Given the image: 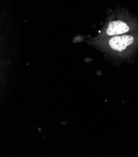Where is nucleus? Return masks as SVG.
I'll list each match as a JSON object with an SVG mask.
<instances>
[{"instance_id": "nucleus-1", "label": "nucleus", "mask_w": 138, "mask_h": 157, "mask_svg": "<svg viewBox=\"0 0 138 157\" xmlns=\"http://www.w3.org/2000/svg\"><path fill=\"white\" fill-rule=\"evenodd\" d=\"M134 41V38L131 35H116L109 40V44L112 49L118 52H122L131 45Z\"/></svg>"}, {"instance_id": "nucleus-2", "label": "nucleus", "mask_w": 138, "mask_h": 157, "mask_svg": "<svg viewBox=\"0 0 138 157\" xmlns=\"http://www.w3.org/2000/svg\"><path fill=\"white\" fill-rule=\"evenodd\" d=\"M129 30L128 24L122 21H113L110 22L106 30L108 36H116L124 35Z\"/></svg>"}]
</instances>
